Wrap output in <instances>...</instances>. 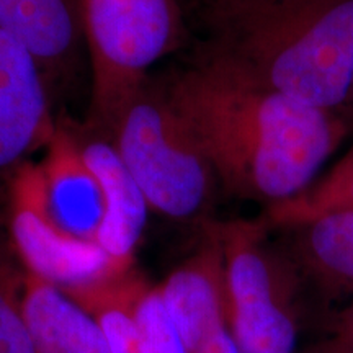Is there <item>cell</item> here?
Masks as SVG:
<instances>
[{
    "label": "cell",
    "mask_w": 353,
    "mask_h": 353,
    "mask_svg": "<svg viewBox=\"0 0 353 353\" xmlns=\"http://www.w3.org/2000/svg\"><path fill=\"white\" fill-rule=\"evenodd\" d=\"M76 134L83 161L95 174L103 195V218L97 232V244L114 268L125 275L132 270L136 247L143 237L151 208L112 139L83 126Z\"/></svg>",
    "instance_id": "9c48e42d"
},
{
    "label": "cell",
    "mask_w": 353,
    "mask_h": 353,
    "mask_svg": "<svg viewBox=\"0 0 353 353\" xmlns=\"http://www.w3.org/2000/svg\"><path fill=\"white\" fill-rule=\"evenodd\" d=\"M294 232V263L329 294H353V210L317 216Z\"/></svg>",
    "instance_id": "4fadbf2b"
},
{
    "label": "cell",
    "mask_w": 353,
    "mask_h": 353,
    "mask_svg": "<svg viewBox=\"0 0 353 353\" xmlns=\"http://www.w3.org/2000/svg\"><path fill=\"white\" fill-rule=\"evenodd\" d=\"M26 270L0 223V353H34L23 316Z\"/></svg>",
    "instance_id": "2e32d148"
},
{
    "label": "cell",
    "mask_w": 353,
    "mask_h": 353,
    "mask_svg": "<svg viewBox=\"0 0 353 353\" xmlns=\"http://www.w3.org/2000/svg\"><path fill=\"white\" fill-rule=\"evenodd\" d=\"M161 87L219 187L267 208L311 187L353 131L345 114L291 99L201 46Z\"/></svg>",
    "instance_id": "6da1fadb"
},
{
    "label": "cell",
    "mask_w": 353,
    "mask_h": 353,
    "mask_svg": "<svg viewBox=\"0 0 353 353\" xmlns=\"http://www.w3.org/2000/svg\"><path fill=\"white\" fill-rule=\"evenodd\" d=\"M353 210V145L301 195L268 206V228L291 229L317 216Z\"/></svg>",
    "instance_id": "9a60e30c"
},
{
    "label": "cell",
    "mask_w": 353,
    "mask_h": 353,
    "mask_svg": "<svg viewBox=\"0 0 353 353\" xmlns=\"http://www.w3.org/2000/svg\"><path fill=\"white\" fill-rule=\"evenodd\" d=\"M56 126L41 69L23 44L0 30V223H7L15 175L48 148Z\"/></svg>",
    "instance_id": "52a82bcc"
},
{
    "label": "cell",
    "mask_w": 353,
    "mask_h": 353,
    "mask_svg": "<svg viewBox=\"0 0 353 353\" xmlns=\"http://www.w3.org/2000/svg\"><path fill=\"white\" fill-rule=\"evenodd\" d=\"M341 327H339V339L341 347L347 353H353V303L348 306L341 317Z\"/></svg>",
    "instance_id": "ac0fdd59"
},
{
    "label": "cell",
    "mask_w": 353,
    "mask_h": 353,
    "mask_svg": "<svg viewBox=\"0 0 353 353\" xmlns=\"http://www.w3.org/2000/svg\"><path fill=\"white\" fill-rule=\"evenodd\" d=\"M141 330H143L149 353H190L187 343L167 311L159 286L143 285L136 301Z\"/></svg>",
    "instance_id": "e0dca14e"
},
{
    "label": "cell",
    "mask_w": 353,
    "mask_h": 353,
    "mask_svg": "<svg viewBox=\"0 0 353 353\" xmlns=\"http://www.w3.org/2000/svg\"><path fill=\"white\" fill-rule=\"evenodd\" d=\"M343 114L348 118V121L352 123L353 126V77H352V85H350V92H348V100L345 108H343Z\"/></svg>",
    "instance_id": "d6986e66"
},
{
    "label": "cell",
    "mask_w": 353,
    "mask_h": 353,
    "mask_svg": "<svg viewBox=\"0 0 353 353\" xmlns=\"http://www.w3.org/2000/svg\"><path fill=\"white\" fill-rule=\"evenodd\" d=\"M143 285L144 281L131 270L126 275L63 291L99 322L110 353H149L136 316Z\"/></svg>",
    "instance_id": "5bb4252c"
},
{
    "label": "cell",
    "mask_w": 353,
    "mask_h": 353,
    "mask_svg": "<svg viewBox=\"0 0 353 353\" xmlns=\"http://www.w3.org/2000/svg\"><path fill=\"white\" fill-rule=\"evenodd\" d=\"M226 272L229 319L241 353H294L299 268L273 252L265 221L214 223Z\"/></svg>",
    "instance_id": "5b68a950"
},
{
    "label": "cell",
    "mask_w": 353,
    "mask_h": 353,
    "mask_svg": "<svg viewBox=\"0 0 353 353\" xmlns=\"http://www.w3.org/2000/svg\"><path fill=\"white\" fill-rule=\"evenodd\" d=\"M330 353H339V352H330ZM341 353H347V352H345V350H343V348L341 347Z\"/></svg>",
    "instance_id": "ffe728a7"
},
{
    "label": "cell",
    "mask_w": 353,
    "mask_h": 353,
    "mask_svg": "<svg viewBox=\"0 0 353 353\" xmlns=\"http://www.w3.org/2000/svg\"><path fill=\"white\" fill-rule=\"evenodd\" d=\"M90 59L83 128L112 134L123 110L149 82V69L187 39L179 0H79Z\"/></svg>",
    "instance_id": "3957f363"
},
{
    "label": "cell",
    "mask_w": 353,
    "mask_h": 353,
    "mask_svg": "<svg viewBox=\"0 0 353 353\" xmlns=\"http://www.w3.org/2000/svg\"><path fill=\"white\" fill-rule=\"evenodd\" d=\"M159 290L190 353H241L229 319L224 257L214 223H205L201 245Z\"/></svg>",
    "instance_id": "ba28073f"
},
{
    "label": "cell",
    "mask_w": 353,
    "mask_h": 353,
    "mask_svg": "<svg viewBox=\"0 0 353 353\" xmlns=\"http://www.w3.org/2000/svg\"><path fill=\"white\" fill-rule=\"evenodd\" d=\"M39 167L54 219L74 236L97 242L103 218V195L95 174L83 161L76 130L56 126Z\"/></svg>",
    "instance_id": "8fae6325"
},
{
    "label": "cell",
    "mask_w": 353,
    "mask_h": 353,
    "mask_svg": "<svg viewBox=\"0 0 353 353\" xmlns=\"http://www.w3.org/2000/svg\"><path fill=\"white\" fill-rule=\"evenodd\" d=\"M0 30L34 57L48 88L76 74L85 44L79 0H0Z\"/></svg>",
    "instance_id": "30bf717a"
},
{
    "label": "cell",
    "mask_w": 353,
    "mask_h": 353,
    "mask_svg": "<svg viewBox=\"0 0 353 353\" xmlns=\"http://www.w3.org/2000/svg\"><path fill=\"white\" fill-rule=\"evenodd\" d=\"M23 316L34 353H110L99 322L59 286L28 272Z\"/></svg>",
    "instance_id": "7c38bea8"
},
{
    "label": "cell",
    "mask_w": 353,
    "mask_h": 353,
    "mask_svg": "<svg viewBox=\"0 0 353 353\" xmlns=\"http://www.w3.org/2000/svg\"><path fill=\"white\" fill-rule=\"evenodd\" d=\"M7 226L25 270L61 290L121 276L97 242L74 236L54 219L48 206L39 162H26L15 175Z\"/></svg>",
    "instance_id": "8992f818"
},
{
    "label": "cell",
    "mask_w": 353,
    "mask_h": 353,
    "mask_svg": "<svg viewBox=\"0 0 353 353\" xmlns=\"http://www.w3.org/2000/svg\"><path fill=\"white\" fill-rule=\"evenodd\" d=\"M112 141L149 208L176 221L206 213L218 180L161 85L149 81L134 95L123 110Z\"/></svg>",
    "instance_id": "277c9868"
},
{
    "label": "cell",
    "mask_w": 353,
    "mask_h": 353,
    "mask_svg": "<svg viewBox=\"0 0 353 353\" xmlns=\"http://www.w3.org/2000/svg\"><path fill=\"white\" fill-rule=\"evenodd\" d=\"M200 46L291 99L343 114L353 0H192Z\"/></svg>",
    "instance_id": "7a4b0ae2"
}]
</instances>
